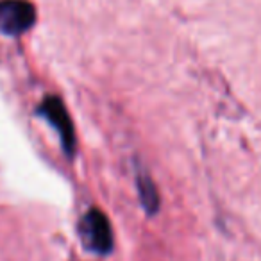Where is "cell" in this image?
Masks as SVG:
<instances>
[{
	"label": "cell",
	"mask_w": 261,
	"mask_h": 261,
	"mask_svg": "<svg viewBox=\"0 0 261 261\" xmlns=\"http://www.w3.org/2000/svg\"><path fill=\"white\" fill-rule=\"evenodd\" d=\"M36 11L27 0H0V31L8 36H20L34 25Z\"/></svg>",
	"instance_id": "1"
},
{
	"label": "cell",
	"mask_w": 261,
	"mask_h": 261,
	"mask_svg": "<svg viewBox=\"0 0 261 261\" xmlns=\"http://www.w3.org/2000/svg\"><path fill=\"white\" fill-rule=\"evenodd\" d=\"M83 236L88 247L98 254H108L113 249V231L108 217L102 211L91 210L83 218Z\"/></svg>",
	"instance_id": "2"
},
{
	"label": "cell",
	"mask_w": 261,
	"mask_h": 261,
	"mask_svg": "<svg viewBox=\"0 0 261 261\" xmlns=\"http://www.w3.org/2000/svg\"><path fill=\"white\" fill-rule=\"evenodd\" d=\"M41 113L58 129L66 154H73V150H75V133H73V123L70 120L63 102L58 97H48L41 104Z\"/></svg>",
	"instance_id": "3"
},
{
	"label": "cell",
	"mask_w": 261,
	"mask_h": 261,
	"mask_svg": "<svg viewBox=\"0 0 261 261\" xmlns=\"http://www.w3.org/2000/svg\"><path fill=\"white\" fill-rule=\"evenodd\" d=\"M138 193L142 204L150 215H154L160 210V195H158L156 185L152 182V179L147 174H140L138 175Z\"/></svg>",
	"instance_id": "4"
}]
</instances>
